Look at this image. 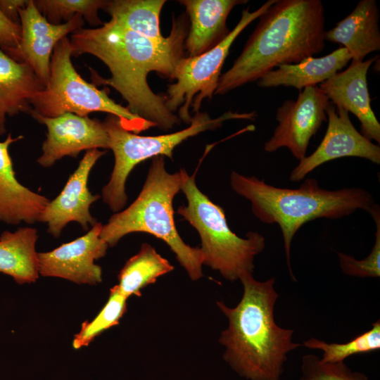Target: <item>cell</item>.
I'll list each match as a JSON object with an SVG mask.
<instances>
[{
  "instance_id": "6da1fadb",
  "label": "cell",
  "mask_w": 380,
  "mask_h": 380,
  "mask_svg": "<svg viewBox=\"0 0 380 380\" xmlns=\"http://www.w3.org/2000/svg\"><path fill=\"white\" fill-rule=\"evenodd\" d=\"M186 29L185 19H174L170 34L155 40L110 20L99 27L80 28L72 33V56L88 53L101 60L111 77H94L99 84L115 89L132 113L167 131L180 124V120L167 108L165 96L151 90L147 76L156 72L174 79L177 65L184 57Z\"/></svg>"
},
{
  "instance_id": "7a4b0ae2",
  "label": "cell",
  "mask_w": 380,
  "mask_h": 380,
  "mask_svg": "<svg viewBox=\"0 0 380 380\" xmlns=\"http://www.w3.org/2000/svg\"><path fill=\"white\" fill-rule=\"evenodd\" d=\"M258 18L241 53L221 75L215 94L257 82L278 66L298 63L324 48L320 0H276Z\"/></svg>"
},
{
  "instance_id": "3957f363",
  "label": "cell",
  "mask_w": 380,
  "mask_h": 380,
  "mask_svg": "<svg viewBox=\"0 0 380 380\" xmlns=\"http://www.w3.org/2000/svg\"><path fill=\"white\" fill-rule=\"evenodd\" d=\"M243 293L238 305H217L228 319L220 336L224 360L241 376L250 380H280L287 354L302 344L293 342L294 331L277 324L274 309L278 293L275 279L256 280L251 273L239 277Z\"/></svg>"
},
{
  "instance_id": "277c9868",
  "label": "cell",
  "mask_w": 380,
  "mask_h": 380,
  "mask_svg": "<svg viewBox=\"0 0 380 380\" xmlns=\"http://www.w3.org/2000/svg\"><path fill=\"white\" fill-rule=\"evenodd\" d=\"M230 186L251 203L253 214L265 224L279 225L284 240L289 274L296 281L291 265L293 239L300 228L319 218L338 219L357 210L369 213L373 196L360 188L328 190L315 178H308L297 189L274 186L255 176L230 174Z\"/></svg>"
},
{
  "instance_id": "5b68a950",
  "label": "cell",
  "mask_w": 380,
  "mask_h": 380,
  "mask_svg": "<svg viewBox=\"0 0 380 380\" xmlns=\"http://www.w3.org/2000/svg\"><path fill=\"white\" fill-rule=\"evenodd\" d=\"M185 170L170 173L165 157L152 158L137 198L125 210L115 213L103 225L100 237L114 246L125 235L144 232L165 242L193 281L203 277V254L181 238L174 218L173 200L181 191Z\"/></svg>"
},
{
  "instance_id": "8992f818",
  "label": "cell",
  "mask_w": 380,
  "mask_h": 380,
  "mask_svg": "<svg viewBox=\"0 0 380 380\" xmlns=\"http://www.w3.org/2000/svg\"><path fill=\"white\" fill-rule=\"evenodd\" d=\"M181 191L187 200L177 213L198 233L203 265L216 270L226 279L234 281L243 273H253L256 255L265 248L264 236L248 232L245 238L239 236L229 227L224 210L213 203L198 187L194 175L186 170Z\"/></svg>"
},
{
  "instance_id": "52a82bcc",
  "label": "cell",
  "mask_w": 380,
  "mask_h": 380,
  "mask_svg": "<svg viewBox=\"0 0 380 380\" xmlns=\"http://www.w3.org/2000/svg\"><path fill=\"white\" fill-rule=\"evenodd\" d=\"M256 116L254 111L244 113L228 111L213 119L207 113L198 111L192 117L189 127L185 129L163 135L141 136L126 129L118 117L108 115L103 123L115 163L109 182L102 189L103 202L115 213L122 210L127 201L126 181L139 163L159 156L172 160L175 147L188 138L215 129L228 120H254Z\"/></svg>"
},
{
  "instance_id": "ba28073f",
  "label": "cell",
  "mask_w": 380,
  "mask_h": 380,
  "mask_svg": "<svg viewBox=\"0 0 380 380\" xmlns=\"http://www.w3.org/2000/svg\"><path fill=\"white\" fill-rule=\"evenodd\" d=\"M70 39H61L55 46L50 63V75L44 88L30 101V115L53 118L65 113L88 116L103 112L118 117L122 125L134 133L155 127L110 99L84 80L72 64Z\"/></svg>"
},
{
  "instance_id": "9c48e42d",
  "label": "cell",
  "mask_w": 380,
  "mask_h": 380,
  "mask_svg": "<svg viewBox=\"0 0 380 380\" xmlns=\"http://www.w3.org/2000/svg\"><path fill=\"white\" fill-rule=\"evenodd\" d=\"M275 1L269 0L253 12L248 8L243 10L239 23L222 42L202 54L181 58L174 75L173 80L176 82L168 85L167 96H165L167 108L173 113L179 110L180 121L189 125L192 119L190 108L192 107L196 113L199 111L205 99L213 98L234 41Z\"/></svg>"
},
{
  "instance_id": "30bf717a",
  "label": "cell",
  "mask_w": 380,
  "mask_h": 380,
  "mask_svg": "<svg viewBox=\"0 0 380 380\" xmlns=\"http://www.w3.org/2000/svg\"><path fill=\"white\" fill-rule=\"evenodd\" d=\"M329 103L317 86L304 88L295 101H285L277 110L278 125L265 143V151L272 153L286 147L299 161L304 158L311 138L327 121Z\"/></svg>"
},
{
  "instance_id": "8fae6325",
  "label": "cell",
  "mask_w": 380,
  "mask_h": 380,
  "mask_svg": "<svg viewBox=\"0 0 380 380\" xmlns=\"http://www.w3.org/2000/svg\"><path fill=\"white\" fill-rule=\"evenodd\" d=\"M328 125L315 151L294 167L290 180L298 182L321 165L340 158L357 157L380 163V147L365 137L353 125L348 112L329 101L326 110Z\"/></svg>"
},
{
  "instance_id": "7c38bea8",
  "label": "cell",
  "mask_w": 380,
  "mask_h": 380,
  "mask_svg": "<svg viewBox=\"0 0 380 380\" xmlns=\"http://www.w3.org/2000/svg\"><path fill=\"white\" fill-rule=\"evenodd\" d=\"M103 224L96 222L84 236L53 251L37 253L39 274L77 284L94 285L102 281L101 267L94 261L103 258L108 245L100 237Z\"/></svg>"
},
{
  "instance_id": "4fadbf2b",
  "label": "cell",
  "mask_w": 380,
  "mask_h": 380,
  "mask_svg": "<svg viewBox=\"0 0 380 380\" xmlns=\"http://www.w3.org/2000/svg\"><path fill=\"white\" fill-rule=\"evenodd\" d=\"M19 17L21 39L10 57L30 65L45 87L55 46L68 34L82 28L83 17L76 15L67 23L51 24L37 9L34 0H28L27 5L19 10Z\"/></svg>"
},
{
  "instance_id": "5bb4252c",
  "label": "cell",
  "mask_w": 380,
  "mask_h": 380,
  "mask_svg": "<svg viewBox=\"0 0 380 380\" xmlns=\"http://www.w3.org/2000/svg\"><path fill=\"white\" fill-rule=\"evenodd\" d=\"M32 117L47 129L42 153L37 163L51 167L65 156L76 157L82 151L109 149L108 137L102 122L88 116L65 113L53 118Z\"/></svg>"
},
{
  "instance_id": "9a60e30c",
  "label": "cell",
  "mask_w": 380,
  "mask_h": 380,
  "mask_svg": "<svg viewBox=\"0 0 380 380\" xmlns=\"http://www.w3.org/2000/svg\"><path fill=\"white\" fill-rule=\"evenodd\" d=\"M106 153L97 148L86 151L62 191L55 199L49 201L39 222L46 224L47 232L53 236L58 237L70 222H78L84 230L89 229V224L92 227L97 222L89 208L100 196L90 192L88 179L96 161Z\"/></svg>"
},
{
  "instance_id": "2e32d148",
  "label": "cell",
  "mask_w": 380,
  "mask_h": 380,
  "mask_svg": "<svg viewBox=\"0 0 380 380\" xmlns=\"http://www.w3.org/2000/svg\"><path fill=\"white\" fill-rule=\"evenodd\" d=\"M377 56L366 61H352L339 71L319 84V89L336 107L355 115L360 122L361 134L369 140L380 143V124L371 107L367 74Z\"/></svg>"
},
{
  "instance_id": "e0dca14e",
  "label": "cell",
  "mask_w": 380,
  "mask_h": 380,
  "mask_svg": "<svg viewBox=\"0 0 380 380\" xmlns=\"http://www.w3.org/2000/svg\"><path fill=\"white\" fill-rule=\"evenodd\" d=\"M23 138L13 137L9 133L0 141V221L8 224L39 222L49 202L46 196L23 186L15 177L9 146Z\"/></svg>"
},
{
  "instance_id": "ac0fdd59",
  "label": "cell",
  "mask_w": 380,
  "mask_h": 380,
  "mask_svg": "<svg viewBox=\"0 0 380 380\" xmlns=\"http://www.w3.org/2000/svg\"><path fill=\"white\" fill-rule=\"evenodd\" d=\"M246 0H180L189 17L190 27L184 41L189 57L210 50L222 42L230 32L227 27V17L237 5Z\"/></svg>"
},
{
  "instance_id": "d6986e66",
  "label": "cell",
  "mask_w": 380,
  "mask_h": 380,
  "mask_svg": "<svg viewBox=\"0 0 380 380\" xmlns=\"http://www.w3.org/2000/svg\"><path fill=\"white\" fill-rule=\"evenodd\" d=\"M379 20L376 1L361 0L347 17L325 32V41L341 44L352 61H362L369 53L380 49Z\"/></svg>"
},
{
  "instance_id": "ffe728a7",
  "label": "cell",
  "mask_w": 380,
  "mask_h": 380,
  "mask_svg": "<svg viewBox=\"0 0 380 380\" xmlns=\"http://www.w3.org/2000/svg\"><path fill=\"white\" fill-rule=\"evenodd\" d=\"M44 88L30 65L15 61L0 48V135L6 133L7 116L30 114V101Z\"/></svg>"
},
{
  "instance_id": "44dd1931",
  "label": "cell",
  "mask_w": 380,
  "mask_h": 380,
  "mask_svg": "<svg viewBox=\"0 0 380 380\" xmlns=\"http://www.w3.org/2000/svg\"><path fill=\"white\" fill-rule=\"evenodd\" d=\"M352 60L346 49L340 47L329 54L290 65H281L266 73L257 81L262 88L292 87L300 91L329 79Z\"/></svg>"
},
{
  "instance_id": "7402d4cb",
  "label": "cell",
  "mask_w": 380,
  "mask_h": 380,
  "mask_svg": "<svg viewBox=\"0 0 380 380\" xmlns=\"http://www.w3.org/2000/svg\"><path fill=\"white\" fill-rule=\"evenodd\" d=\"M37 230L20 227L0 236V272L12 277L18 284L34 282L39 277L35 244Z\"/></svg>"
},
{
  "instance_id": "603a6c76",
  "label": "cell",
  "mask_w": 380,
  "mask_h": 380,
  "mask_svg": "<svg viewBox=\"0 0 380 380\" xmlns=\"http://www.w3.org/2000/svg\"><path fill=\"white\" fill-rule=\"evenodd\" d=\"M165 0H112L106 1L103 10L113 21L144 37L162 40L159 25Z\"/></svg>"
},
{
  "instance_id": "cb8c5ba5",
  "label": "cell",
  "mask_w": 380,
  "mask_h": 380,
  "mask_svg": "<svg viewBox=\"0 0 380 380\" xmlns=\"http://www.w3.org/2000/svg\"><path fill=\"white\" fill-rule=\"evenodd\" d=\"M174 270L170 262L148 243H143L139 252L130 258L118 274L119 291L127 298L141 296V290Z\"/></svg>"
},
{
  "instance_id": "d4e9b609",
  "label": "cell",
  "mask_w": 380,
  "mask_h": 380,
  "mask_svg": "<svg viewBox=\"0 0 380 380\" xmlns=\"http://www.w3.org/2000/svg\"><path fill=\"white\" fill-rule=\"evenodd\" d=\"M372 326L369 330L347 343H329L315 338H310L302 345L309 349L322 350L323 355L320 360L323 362H343L349 356L380 349V320H376Z\"/></svg>"
},
{
  "instance_id": "484cf974",
  "label": "cell",
  "mask_w": 380,
  "mask_h": 380,
  "mask_svg": "<svg viewBox=\"0 0 380 380\" xmlns=\"http://www.w3.org/2000/svg\"><path fill=\"white\" fill-rule=\"evenodd\" d=\"M39 12L51 24H61L62 20L68 22L76 15H80L90 25H102L98 15L103 9L104 0H34Z\"/></svg>"
},
{
  "instance_id": "4316f807",
  "label": "cell",
  "mask_w": 380,
  "mask_h": 380,
  "mask_svg": "<svg viewBox=\"0 0 380 380\" xmlns=\"http://www.w3.org/2000/svg\"><path fill=\"white\" fill-rule=\"evenodd\" d=\"M127 300L117 285L112 287L108 301L97 316L91 322L82 323L81 329L73 339V348L79 349L88 346L101 333L118 324L126 312Z\"/></svg>"
},
{
  "instance_id": "83f0119b",
  "label": "cell",
  "mask_w": 380,
  "mask_h": 380,
  "mask_svg": "<svg viewBox=\"0 0 380 380\" xmlns=\"http://www.w3.org/2000/svg\"><path fill=\"white\" fill-rule=\"evenodd\" d=\"M376 224L375 242L370 253L362 260L338 253L341 271L346 275L366 278L380 277V210L379 205L374 204L369 211Z\"/></svg>"
},
{
  "instance_id": "f1b7e54d",
  "label": "cell",
  "mask_w": 380,
  "mask_h": 380,
  "mask_svg": "<svg viewBox=\"0 0 380 380\" xmlns=\"http://www.w3.org/2000/svg\"><path fill=\"white\" fill-rule=\"evenodd\" d=\"M300 380H368L359 372H353L343 362H323L314 354L302 357Z\"/></svg>"
},
{
  "instance_id": "f546056e",
  "label": "cell",
  "mask_w": 380,
  "mask_h": 380,
  "mask_svg": "<svg viewBox=\"0 0 380 380\" xmlns=\"http://www.w3.org/2000/svg\"><path fill=\"white\" fill-rule=\"evenodd\" d=\"M20 39V25L11 21L0 10L1 49L10 56L18 49Z\"/></svg>"
},
{
  "instance_id": "4dcf8cb0",
  "label": "cell",
  "mask_w": 380,
  "mask_h": 380,
  "mask_svg": "<svg viewBox=\"0 0 380 380\" xmlns=\"http://www.w3.org/2000/svg\"><path fill=\"white\" fill-rule=\"evenodd\" d=\"M28 1L0 0V10L11 21L20 24L19 10L25 7Z\"/></svg>"
}]
</instances>
